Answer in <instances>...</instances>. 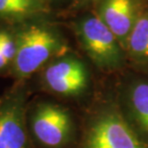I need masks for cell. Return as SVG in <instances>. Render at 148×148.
Listing matches in <instances>:
<instances>
[{
	"label": "cell",
	"instance_id": "5bb4252c",
	"mask_svg": "<svg viewBox=\"0 0 148 148\" xmlns=\"http://www.w3.org/2000/svg\"><path fill=\"white\" fill-rule=\"evenodd\" d=\"M8 62L9 61L2 55V53L0 52V69H2L3 66H5L6 64H8Z\"/></svg>",
	"mask_w": 148,
	"mask_h": 148
},
{
	"label": "cell",
	"instance_id": "9c48e42d",
	"mask_svg": "<svg viewBox=\"0 0 148 148\" xmlns=\"http://www.w3.org/2000/svg\"><path fill=\"white\" fill-rule=\"evenodd\" d=\"M125 53L128 69L148 73V0L128 38Z\"/></svg>",
	"mask_w": 148,
	"mask_h": 148
},
{
	"label": "cell",
	"instance_id": "7c38bea8",
	"mask_svg": "<svg viewBox=\"0 0 148 148\" xmlns=\"http://www.w3.org/2000/svg\"><path fill=\"white\" fill-rule=\"evenodd\" d=\"M12 1L20 6H23L31 12L38 9L40 4V0H12Z\"/></svg>",
	"mask_w": 148,
	"mask_h": 148
},
{
	"label": "cell",
	"instance_id": "277c9868",
	"mask_svg": "<svg viewBox=\"0 0 148 148\" xmlns=\"http://www.w3.org/2000/svg\"><path fill=\"white\" fill-rule=\"evenodd\" d=\"M114 94L123 118L148 147V73L126 69Z\"/></svg>",
	"mask_w": 148,
	"mask_h": 148
},
{
	"label": "cell",
	"instance_id": "6da1fadb",
	"mask_svg": "<svg viewBox=\"0 0 148 148\" xmlns=\"http://www.w3.org/2000/svg\"><path fill=\"white\" fill-rule=\"evenodd\" d=\"M80 148H148L128 125L114 94L102 96L86 120Z\"/></svg>",
	"mask_w": 148,
	"mask_h": 148
},
{
	"label": "cell",
	"instance_id": "3957f363",
	"mask_svg": "<svg viewBox=\"0 0 148 148\" xmlns=\"http://www.w3.org/2000/svg\"><path fill=\"white\" fill-rule=\"evenodd\" d=\"M64 41L52 28L33 24L17 36L14 72L20 78L32 75L50 59L64 54Z\"/></svg>",
	"mask_w": 148,
	"mask_h": 148
},
{
	"label": "cell",
	"instance_id": "5b68a950",
	"mask_svg": "<svg viewBox=\"0 0 148 148\" xmlns=\"http://www.w3.org/2000/svg\"><path fill=\"white\" fill-rule=\"evenodd\" d=\"M31 133L46 148H64L74 136V122L69 111L49 101L35 106L29 120Z\"/></svg>",
	"mask_w": 148,
	"mask_h": 148
},
{
	"label": "cell",
	"instance_id": "30bf717a",
	"mask_svg": "<svg viewBox=\"0 0 148 148\" xmlns=\"http://www.w3.org/2000/svg\"><path fill=\"white\" fill-rule=\"evenodd\" d=\"M0 52L8 61H11L16 56V42L6 33H0Z\"/></svg>",
	"mask_w": 148,
	"mask_h": 148
},
{
	"label": "cell",
	"instance_id": "7a4b0ae2",
	"mask_svg": "<svg viewBox=\"0 0 148 148\" xmlns=\"http://www.w3.org/2000/svg\"><path fill=\"white\" fill-rule=\"evenodd\" d=\"M74 32L83 51L101 73L116 75L128 69L125 50L92 11L74 23Z\"/></svg>",
	"mask_w": 148,
	"mask_h": 148
},
{
	"label": "cell",
	"instance_id": "ba28073f",
	"mask_svg": "<svg viewBox=\"0 0 148 148\" xmlns=\"http://www.w3.org/2000/svg\"><path fill=\"white\" fill-rule=\"evenodd\" d=\"M0 148H30L23 93L14 94L0 105Z\"/></svg>",
	"mask_w": 148,
	"mask_h": 148
},
{
	"label": "cell",
	"instance_id": "8fae6325",
	"mask_svg": "<svg viewBox=\"0 0 148 148\" xmlns=\"http://www.w3.org/2000/svg\"><path fill=\"white\" fill-rule=\"evenodd\" d=\"M28 9L14 3L12 0H0V13L6 14H21L29 13Z\"/></svg>",
	"mask_w": 148,
	"mask_h": 148
},
{
	"label": "cell",
	"instance_id": "4fadbf2b",
	"mask_svg": "<svg viewBox=\"0 0 148 148\" xmlns=\"http://www.w3.org/2000/svg\"><path fill=\"white\" fill-rule=\"evenodd\" d=\"M99 0H75V6L77 8H92Z\"/></svg>",
	"mask_w": 148,
	"mask_h": 148
},
{
	"label": "cell",
	"instance_id": "52a82bcc",
	"mask_svg": "<svg viewBox=\"0 0 148 148\" xmlns=\"http://www.w3.org/2000/svg\"><path fill=\"white\" fill-rule=\"evenodd\" d=\"M146 0H99L92 12L125 50L127 40Z\"/></svg>",
	"mask_w": 148,
	"mask_h": 148
},
{
	"label": "cell",
	"instance_id": "8992f818",
	"mask_svg": "<svg viewBox=\"0 0 148 148\" xmlns=\"http://www.w3.org/2000/svg\"><path fill=\"white\" fill-rule=\"evenodd\" d=\"M43 83L53 93L67 98H78L90 90V71L82 59L71 54H62L44 69Z\"/></svg>",
	"mask_w": 148,
	"mask_h": 148
}]
</instances>
